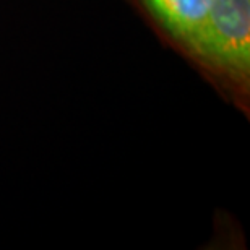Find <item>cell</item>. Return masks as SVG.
I'll list each match as a JSON object with an SVG mask.
<instances>
[{"label": "cell", "mask_w": 250, "mask_h": 250, "mask_svg": "<svg viewBox=\"0 0 250 250\" xmlns=\"http://www.w3.org/2000/svg\"><path fill=\"white\" fill-rule=\"evenodd\" d=\"M193 61L241 94L250 86V0H209Z\"/></svg>", "instance_id": "cell-1"}, {"label": "cell", "mask_w": 250, "mask_h": 250, "mask_svg": "<svg viewBox=\"0 0 250 250\" xmlns=\"http://www.w3.org/2000/svg\"><path fill=\"white\" fill-rule=\"evenodd\" d=\"M179 49L195 59L205 33L209 0H138Z\"/></svg>", "instance_id": "cell-2"}]
</instances>
